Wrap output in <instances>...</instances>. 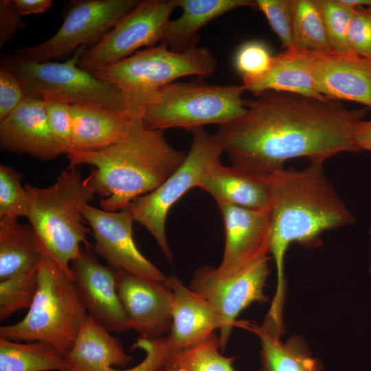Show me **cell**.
Instances as JSON below:
<instances>
[{
    "instance_id": "obj_1",
    "label": "cell",
    "mask_w": 371,
    "mask_h": 371,
    "mask_svg": "<svg viewBox=\"0 0 371 371\" xmlns=\"http://www.w3.org/2000/svg\"><path fill=\"white\" fill-rule=\"evenodd\" d=\"M243 103L245 113L219 125L212 135L233 166L271 175L291 159L326 160L359 151L354 135L366 108L350 109L337 100L275 91Z\"/></svg>"
},
{
    "instance_id": "obj_2",
    "label": "cell",
    "mask_w": 371,
    "mask_h": 371,
    "mask_svg": "<svg viewBox=\"0 0 371 371\" xmlns=\"http://www.w3.org/2000/svg\"><path fill=\"white\" fill-rule=\"evenodd\" d=\"M325 160H311L302 170L283 168L270 175L271 246L277 289L270 311L282 313L285 299L284 260L289 246H319L327 230L352 224L349 210L324 168Z\"/></svg>"
},
{
    "instance_id": "obj_3",
    "label": "cell",
    "mask_w": 371,
    "mask_h": 371,
    "mask_svg": "<svg viewBox=\"0 0 371 371\" xmlns=\"http://www.w3.org/2000/svg\"><path fill=\"white\" fill-rule=\"evenodd\" d=\"M142 117L118 142L93 152L67 154L70 166L88 164V176L102 210L115 212L158 188L184 161L187 154L173 148L164 131L144 127Z\"/></svg>"
},
{
    "instance_id": "obj_4",
    "label": "cell",
    "mask_w": 371,
    "mask_h": 371,
    "mask_svg": "<svg viewBox=\"0 0 371 371\" xmlns=\"http://www.w3.org/2000/svg\"><path fill=\"white\" fill-rule=\"evenodd\" d=\"M79 166H69L46 188L24 186L30 225L49 254L73 279L71 264L79 256L81 245H88L87 236L90 233L82 207L96 195Z\"/></svg>"
},
{
    "instance_id": "obj_5",
    "label": "cell",
    "mask_w": 371,
    "mask_h": 371,
    "mask_svg": "<svg viewBox=\"0 0 371 371\" xmlns=\"http://www.w3.org/2000/svg\"><path fill=\"white\" fill-rule=\"evenodd\" d=\"M28 309L21 321L1 326L0 337L16 341L43 342L64 357L72 348L88 316L74 279L42 243L38 289Z\"/></svg>"
},
{
    "instance_id": "obj_6",
    "label": "cell",
    "mask_w": 371,
    "mask_h": 371,
    "mask_svg": "<svg viewBox=\"0 0 371 371\" xmlns=\"http://www.w3.org/2000/svg\"><path fill=\"white\" fill-rule=\"evenodd\" d=\"M85 47H79L63 63H27L13 55L3 54L1 63L18 76L28 97L69 105L93 104L116 111L144 114L147 106L144 100L95 78L78 66Z\"/></svg>"
},
{
    "instance_id": "obj_7",
    "label": "cell",
    "mask_w": 371,
    "mask_h": 371,
    "mask_svg": "<svg viewBox=\"0 0 371 371\" xmlns=\"http://www.w3.org/2000/svg\"><path fill=\"white\" fill-rule=\"evenodd\" d=\"M242 85H210L202 81L172 82L159 89L143 115L144 127L188 131L218 126L243 116L247 109Z\"/></svg>"
},
{
    "instance_id": "obj_8",
    "label": "cell",
    "mask_w": 371,
    "mask_h": 371,
    "mask_svg": "<svg viewBox=\"0 0 371 371\" xmlns=\"http://www.w3.org/2000/svg\"><path fill=\"white\" fill-rule=\"evenodd\" d=\"M217 60L207 47H193L183 52L164 43L137 51L115 64L92 70L95 78L150 102L157 91L178 78L212 76Z\"/></svg>"
},
{
    "instance_id": "obj_9",
    "label": "cell",
    "mask_w": 371,
    "mask_h": 371,
    "mask_svg": "<svg viewBox=\"0 0 371 371\" xmlns=\"http://www.w3.org/2000/svg\"><path fill=\"white\" fill-rule=\"evenodd\" d=\"M192 142L183 164L158 188L126 206L134 221L154 237L166 258L172 260L166 233V222L172 206L188 190L198 187L207 169L221 160L223 148L203 127L190 131Z\"/></svg>"
},
{
    "instance_id": "obj_10",
    "label": "cell",
    "mask_w": 371,
    "mask_h": 371,
    "mask_svg": "<svg viewBox=\"0 0 371 371\" xmlns=\"http://www.w3.org/2000/svg\"><path fill=\"white\" fill-rule=\"evenodd\" d=\"M139 0H71L63 8V21L51 38L13 55L27 63H41L73 55L82 46L95 45Z\"/></svg>"
},
{
    "instance_id": "obj_11",
    "label": "cell",
    "mask_w": 371,
    "mask_h": 371,
    "mask_svg": "<svg viewBox=\"0 0 371 371\" xmlns=\"http://www.w3.org/2000/svg\"><path fill=\"white\" fill-rule=\"evenodd\" d=\"M176 7L171 0H144L104 37L82 52L78 66L87 71L121 61L143 47L159 43Z\"/></svg>"
},
{
    "instance_id": "obj_12",
    "label": "cell",
    "mask_w": 371,
    "mask_h": 371,
    "mask_svg": "<svg viewBox=\"0 0 371 371\" xmlns=\"http://www.w3.org/2000/svg\"><path fill=\"white\" fill-rule=\"evenodd\" d=\"M270 259L267 256L231 275L220 273L216 267L208 266L199 268L194 274L189 288L212 305L225 321V327L218 336L221 351L241 311L253 302L269 301L264 287L270 273Z\"/></svg>"
},
{
    "instance_id": "obj_13",
    "label": "cell",
    "mask_w": 371,
    "mask_h": 371,
    "mask_svg": "<svg viewBox=\"0 0 371 371\" xmlns=\"http://www.w3.org/2000/svg\"><path fill=\"white\" fill-rule=\"evenodd\" d=\"M82 214L95 239V251L117 271L166 282L168 277L139 250L133 237V216L126 207L107 212L89 204L83 205Z\"/></svg>"
},
{
    "instance_id": "obj_14",
    "label": "cell",
    "mask_w": 371,
    "mask_h": 371,
    "mask_svg": "<svg viewBox=\"0 0 371 371\" xmlns=\"http://www.w3.org/2000/svg\"><path fill=\"white\" fill-rule=\"evenodd\" d=\"M117 289L130 330L146 338L170 331L173 295L167 281L117 270Z\"/></svg>"
},
{
    "instance_id": "obj_15",
    "label": "cell",
    "mask_w": 371,
    "mask_h": 371,
    "mask_svg": "<svg viewBox=\"0 0 371 371\" xmlns=\"http://www.w3.org/2000/svg\"><path fill=\"white\" fill-rule=\"evenodd\" d=\"M71 269L88 315L111 333L130 330L117 289V270L102 265L89 245L82 247Z\"/></svg>"
},
{
    "instance_id": "obj_16",
    "label": "cell",
    "mask_w": 371,
    "mask_h": 371,
    "mask_svg": "<svg viewBox=\"0 0 371 371\" xmlns=\"http://www.w3.org/2000/svg\"><path fill=\"white\" fill-rule=\"evenodd\" d=\"M224 222L225 242L216 270L224 275L238 273L268 256L271 246L269 210L234 205L218 207Z\"/></svg>"
},
{
    "instance_id": "obj_17",
    "label": "cell",
    "mask_w": 371,
    "mask_h": 371,
    "mask_svg": "<svg viewBox=\"0 0 371 371\" xmlns=\"http://www.w3.org/2000/svg\"><path fill=\"white\" fill-rule=\"evenodd\" d=\"M315 91L330 100H348L371 108V60L354 52L312 53Z\"/></svg>"
},
{
    "instance_id": "obj_18",
    "label": "cell",
    "mask_w": 371,
    "mask_h": 371,
    "mask_svg": "<svg viewBox=\"0 0 371 371\" xmlns=\"http://www.w3.org/2000/svg\"><path fill=\"white\" fill-rule=\"evenodd\" d=\"M0 146L8 153L42 161L64 154L49 127L45 100L32 97L0 122Z\"/></svg>"
},
{
    "instance_id": "obj_19",
    "label": "cell",
    "mask_w": 371,
    "mask_h": 371,
    "mask_svg": "<svg viewBox=\"0 0 371 371\" xmlns=\"http://www.w3.org/2000/svg\"><path fill=\"white\" fill-rule=\"evenodd\" d=\"M173 295L172 325L166 337L172 353L196 346L225 323L217 311L199 294L186 287L175 276L167 278Z\"/></svg>"
},
{
    "instance_id": "obj_20",
    "label": "cell",
    "mask_w": 371,
    "mask_h": 371,
    "mask_svg": "<svg viewBox=\"0 0 371 371\" xmlns=\"http://www.w3.org/2000/svg\"><path fill=\"white\" fill-rule=\"evenodd\" d=\"M198 188L210 194L218 207L234 205L259 210H269L271 207L270 175L233 165L226 166L221 160L207 169Z\"/></svg>"
},
{
    "instance_id": "obj_21",
    "label": "cell",
    "mask_w": 371,
    "mask_h": 371,
    "mask_svg": "<svg viewBox=\"0 0 371 371\" xmlns=\"http://www.w3.org/2000/svg\"><path fill=\"white\" fill-rule=\"evenodd\" d=\"M72 125V151L93 152L125 137L143 113L120 111L97 104L69 105ZM71 151V152H72Z\"/></svg>"
},
{
    "instance_id": "obj_22",
    "label": "cell",
    "mask_w": 371,
    "mask_h": 371,
    "mask_svg": "<svg viewBox=\"0 0 371 371\" xmlns=\"http://www.w3.org/2000/svg\"><path fill=\"white\" fill-rule=\"evenodd\" d=\"M171 1L182 13L175 20H170L159 43L166 44L175 52L198 46L199 31L213 19L242 7L257 9L256 1L250 0Z\"/></svg>"
},
{
    "instance_id": "obj_23",
    "label": "cell",
    "mask_w": 371,
    "mask_h": 371,
    "mask_svg": "<svg viewBox=\"0 0 371 371\" xmlns=\"http://www.w3.org/2000/svg\"><path fill=\"white\" fill-rule=\"evenodd\" d=\"M312 62V52L294 47L285 49L273 56L270 67L264 74L243 85L246 91L256 96L275 91L326 99L315 89Z\"/></svg>"
},
{
    "instance_id": "obj_24",
    "label": "cell",
    "mask_w": 371,
    "mask_h": 371,
    "mask_svg": "<svg viewBox=\"0 0 371 371\" xmlns=\"http://www.w3.org/2000/svg\"><path fill=\"white\" fill-rule=\"evenodd\" d=\"M88 315L71 350L65 356L71 371H111L131 360L121 341Z\"/></svg>"
},
{
    "instance_id": "obj_25",
    "label": "cell",
    "mask_w": 371,
    "mask_h": 371,
    "mask_svg": "<svg viewBox=\"0 0 371 371\" xmlns=\"http://www.w3.org/2000/svg\"><path fill=\"white\" fill-rule=\"evenodd\" d=\"M249 328L260 339L261 345L260 371H322L318 358L313 357L303 339L291 337L286 343L280 337L284 333V324L266 315L260 326L249 324Z\"/></svg>"
},
{
    "instance_id": "obj_26",
    "label": "cell",
    "mask_w": 371,
    "mask_h": 371,
    "mask_svg": "<svg viewBox=\"0 0 371 371\" xmlns=\"http://www.w3.org/2000/svg\"><path fill=\"white\" fill-rule=\"evenodd\" d=\"M41 243L30 225L18 218H0V280L36 267Z\"/></svg>"
},
{
    "instance_id": "obj_27",
    "label": "cell",
    "mask_w": 371,
    "mask_h": 371,
    "mask_svg": "<svg viewBox=\"0 0 371 371\" xmlns=\"http://www.w3.org/2000/svg\"><path fill=\"white\" fill-rule=\"evenodd\" d=\"M71 371L67 359L40 341L21 343L0 337V371Z\"/></svg>"
},
{
    "instance_id": "obj_28",
    "label": "cell",
    "mask_w": 371,
    "mask_h": 371,
    "mask_svg": "<svg viewBox=\"0 0 371 371\" xmlns=\"http://www.w3.org/2000/svg\"><path fill=\"white\" fill-rule=\"evenodd\" d=\"M293 47L312 53L332 52L315 0H292Z\"/></svg>"
},
{
    "instance_id": "obj_29",
    "label": "cell",
    "mask_w": 371,
    "mask_h": 371,
    "mask_svg": "<svg viewBox=\"0 0 371 371\" xmlns=\"http://www.w3.org/2000/svg\"><path fill=\"white\" fill-rule=\"evenodd\" d=\"M215 333L192 347L170 354L161 371H234V357L222 355Z\"/></svg>"
},
{
    "instance_id": "obj_30",
    "label": "cell",
    "mask_w": 371,
    "mask_h": 371,
    "mask_svg": "<svg viewBox=\"0 0 371 371\" xmlns=\"http://www.w3.org/2000/svg\"><path fill=\"white\" fill-rule=\"evenodd\" d=\"M38 265L0 280L1 322L32 305L38 289Z\"/></svg>"
},
{
    "instance_id": "obj_31",
    "label": "cell",
    "mask_w": 371,
    "mask_h": 371,
    "mask_svg": "<svg viewBox=\"0 0 371 371\" xmlns=\"http://www.w3.org/2000/svg\"><path fill=\"white\" fill-rule=\"evenodd\" d=\"M320 12L327 37L333 52H352L348 43L350 24L357 8L340 0H315Z\"/></svg>"
},
{
    "instance_id": "obj_32",
    "label": "cell",
    "mask_w": 371,
    "mask_h": 371,
    "mask_svg": "<svg viewBox=\"0 0 371 371\" xmlns=\"http://www.w3.org/2000/svg\"><path fill=\"white\" fill-rule=\"evenodd\" d=\"M23 177L14 168L0 165V218L26 217L28 195L21 184Z\"/></svg>"
},
{
    "instance_id": "obj_33",
    "label": "cell",
    "mask_w": 371,
    "mask_h": 371,
    "mask_svg": "<svg viewBox=\"0 0 371 371\" xmlns=\"http://www.w3.org/2000/svg\"><path fill=\"white\" fill-rule=\"evenodd\" d=\"M273 56L262 42L251 41L243 44L234 57V66L241 76L243 83L254 80L269 68Z\"/></svg>"
},
{
    "instance_id": "obj_34",
    "label": "cell",
    "mask_w": 371,
    "mask_h": 371,
    "mask_svg": "<svg viewBox=\"0 0 371 371\" xmlns=\"http://www.w3.org/2000/svg\"><path fill=\"white\" fill-rule=\"evenodd\" d=\"M256 8L265 15L282 47L293 48L292 0H256Z\"/></svg>"
},
{
    "instance_id": "obj_35",
    "label": "cell",
    "mask_w": 371,
    "mask_h": 371,
    "mask_svg": "<svg viewBox=\"0 0 371 371\" xmlns=\"http://www.w3.org/2000/svg\"><path fill=\"white\" fill-rule=\"evenodd\" d=\"M48 123L54 137L64 154L73 149V135L69 104L45 100Z\"/></svg>"
},
{
    "instance_id": "obj_36",
    "label": "cell",
    "mask_w": 371,
    "mask_h": 371,
    "mask_svg": "<svg viewBox=\"0 0 371 371\" xmlns=\"http://www.w3.org/2000/svg\"><path fill=\"white\" fill-rule=\"evenodd\" d=\"M28 96L18 76L0 64V122L14 111Z\"/></svg>"
},
{
    "instance_id": "obj_37",
    "label": "cell",
    "mask_w": 371,
    "mask_h": 371,
    "mask_svg": "<svg viewBox=\"0 0 371 371\" xmlns=\"http://www.w3.org/2000/svg\"><path fill=\"white\" fill-rule=\"evenodd\" d=\"M348 43L352 52L371 60V9L357 8L350 24Z\"/></svg>"
},
{
    "instance_id": "obj_38",
    "label": "cell",
    "mask_w": 371,
    "mask_h": 371,
    "mask_svg": "<svg viewBox=\"0 0 371 371\" xmlns=\"http://www.w3.org/2000/svg\"><path fill=\"white\" fill-rule=\"evenodd\" d=\"M14 0L0 1V48L11 42L19 30L25 28Z\"/></svg>"
},
{
    "instance_id": "obj_39",
    "label": "cell",
    "mask_w": 371,
    "mask_h": 371,
    "mask_svg": "<svg viewBox=\"0 0 371 371\" xmlns=\"http://www.w3.org/2000/svg\"><path fill=\"white\" fill-rule=\"evenodd\" d=\"M22 16L38 14L46 12L54 4L52 0H14Z\"/></svg>"
},
{
    "instance_id": "obj_40",
    "label": "cell",
    "mask_w": 371,
    "mask_h": 371,
    "mask_svg": "<svg viewBox=\"0 0 371 371\" xmlns=\"http://www.w3.org/2000/svg\"><path fill=\"white\" fill-rule=\"evenodd\" d=\"M354 137L359 151H371V120H363L357 125Z\"/></svg>"
},
{
    "instance_id": "obj_41",
    "label": "cell",
    "mask_w": 371,
    "mask_h": 371,
    "mask_svg": "<svg viewBox=\"0 0 371 371\" xmlns=\"http://www.w3.org/2000/svg\"><path fill=\"white\" fill-rule=\"evenodd\" d=\"M370 9H371V7H370Z\"/></svg>"
}]
</instances>
